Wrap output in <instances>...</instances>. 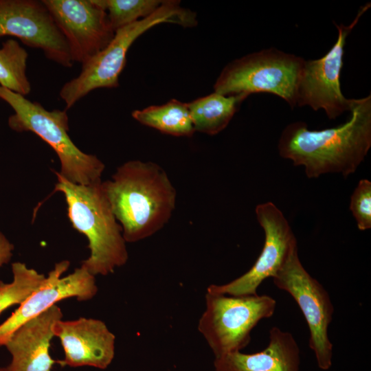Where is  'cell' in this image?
Returning <instances> with one entry per match:
<instances>
[{
	"mask_svg": "<svg viewBox=\"0 0 371 371\" xmlns=\"http://www.w3.org/2000/svg\"><path fill=\"white\" fill-rule=\"evenodd\" d=\"M350 210L359 230L371 228V182L368 179L359 181L350 196Z\"/></svg>",
	"mask_w": 371,
	"mask_h": 371,
	"instance_id": "obj_22",
	"label": "cell"
},
{
	"mask_svg": "<svg viewBox=\"0 0 371 371\" xmlns=\"http://www.w3.org/2000/svg\"><path fill=\"white\" fill-rule=\"evenodd\" d=\"M14 245L0 230V268L10 261Z\"/></svg>",
	"mask_w": 371,
	"mask_h": 371,
	"instance_id": "obj_23",
	"label": "cell"
},
{
	"mask_svg": "<svg viewBox=\"0 0 371 371\" xmlns=\"http://www.w3.org/2000/svg\"><path fill=\"white\" fill-rule=\"evenodd\" d=\"M63 317L56 304L14 332L4 345L11 355L9 371H52L58 361L49 354L50 341L54 326Z\"/></svg>",
	"mask_w": 371,
	"mask_h": 371,
	"instance_id": "obj_15",
	"label": "cell"
},
{
	"mask_svg": "<svg viewBox=\"0 0 371 371\" xmlns=\"http://www.w3.org/2000/svg\"><path fill=\"white\" fill-rule=\"evenodd\" d=\"M0 98L14 111L8 117L9 127L16 132L30 131L38 135L56 153L60 162L58 172L67 181L90 185L102 181L104 163L95 155L80 150L71 139L66 110L48 111L40 103L0 86Z\"/></svg>",
	"mask_w": 371,
	"mask_h": 371,
	"instance_id": "obj_5",
	"label": "cell"
},
{
	"mask_svg": "<svg viewBox=\"0 0 371 371\" xmlns=\"http://www.w3.org/2000/svg\"><path fill=\"white\" fill-rule=\"evenodd\" d=\"M256 218L265 233L262 251L244 274L224 284H211L207 293L232 296L256 295L261 283L273 278L297 251L295 234L282 211L272 202L256 207Z\"/></svg>",
	"mask_w": 371,
	"mask_h": 371,
	"instance_id": "obj_9",
	"label": "cell"
},
{
	"mask_svg": "<svg viewBox=\"0 0 371 371\" xmlns=\"http://www.w3.org/2000/svg\"><path fill=\"white\" fill-rule=\"evenodd\" d=\"M164 23L193 27L197 24L196 15L182 7L179 1L164 0L149 16L115 31L107 46L82 65L78 76L63 85L59 95L65 104V110L94 89L117 87L132 44L149 29Z\"/></svg>",
	"mask_w": 371,
	"mask_h": 371,
	"instance_id": "obj_4",
	"label": "cell"
},
{
	"mask_svg": "<svg viewBox=\"0 0 371 371\" xmlns=\"http://www.w3.org/2000/svg\"><path fill=\"white\" fill-rule=\"evenodd\" d=\"M102 190L126 243L149 238L170 221L177 190L166 171L150 161L131 160L119 166Z\"/></svg>",
	"mask_w": 371,
	"mask_h": 371,
	"instance_id": "obj_2",
	"label": "cell"
},
{
	"mask_svg": "<svg viewBox=\"0 0 371 371\" xmlns=\"http://www.w3.org/2000/svg\"><path fill=\"white\" fill-rule=\"evenodd\" d=\"M54 337L60 339L64 358L62 367L89 366L106 369L115 356V336L98 319L79 317L58 320L54 326Z\"/></svg>",
	"mask_w": 371,
	"mask_h": 371,
	"instance_id": "obj_14",
	"label": "cell"
},
{
	"mask_svg": "<svg viewBox=\"0 0 371 371\" xmlns=\"http://www.w3.org/2000/svg\"><path fill=\"white\" fill-rule=\"evenodd\" d=\"M273 281L299 306L310 331L309 347L315 354L317 366L322 370H329L332 366L333 344L328 330L334 307L328 293L305 269L298 251L289 259Z\"/></svg>",
	"mask_w": 371,
	"mask_h": 371,
	"instance_id": "obj_8",
	"label": "cell"
},
{
	"mask_svg": "<svg viewBox=\"0 0 371 371\" xmlns=\"http://www.w3.org/2000/svg\"><path fill=\"white\" fill-rule=\"evenodd\" d=\"M276 301L267 295L232 296L207 293L205 308L198 330L215 358L240 351L251 340V332L275 312Z\"/></svg>",
	"mask_w": 371,
	"mask_h": 371,
	"instance_id": "obj_7",
	"label": "cell"
},
{
	"mask_svg": "<svg viewBox=\"0 0 371 371\" xmlns=\"http://www.w3.org/2000/svg\"><path fill=\"white\" fill-rule=\"evenodd\" d=\"M12 271L13 280L11 282L0 281V314L13 305L21 304L47 279V276L21 262L12 264Z\"/></svg>",
	"mask_w": 371,
	"mask_h": 371,
	"instance_id": "obj_20",
	"label": "cell"
},
{
	"mask_svg": "<svg viewBox=\"0 0 371 371\" xmlns=\"http://www.w3.org/2000/svg\"><path fill=\"white\" fill-rule=\"evenodd\" d=\"M28 54L19 43L9 38L0 48V86L22 95H28L31 85L27 78Z\"/></svg>",
	"mask_w": 371,
	"mask_h": 371,
	"instance_id": "obj_19",
	"label": "cell"
},
{
	"mask_svg": "<svg viewBox=\"0 0 371 371\" xmlns=\"http://www.w3.org/2000/svg\"><path fill=\"white\" fill-rule=\"evenodd\" d=\"M248 95L214 92L188 102L195 132L214 135L224 130Z\"/></svg>",
	"mask_w": 371,
	"mask_h": 371,
	"instance_id": "obj_17",
	"label": "cell"
},
{
	"mask_svg": "<svg viewBox=\"0 0 371 371\" xmlns=\"http://www.w3.org/2000/svg\"><path fill=\"white\" fill-rule=\"evenodd\" d=\"M269 340L260 352L238 351L215 358V371H300V348L293 335L273 326Z\"/></svg>",
	"mask_w": 371,
	"mask_h": 371,
	"instance_id": "obj_16",
	"label": "cell"
},
{
	"mask_svg": "<svg viewBox=\"0 0 371 371\" xmlns=\"http://www.w3.org/2000/svg\"><path fill=\"white\" fill-rule=\"evenodd\" d=\"M65 38L73 63L84 64L115 35L105 10L93 0H42Z\"/></svg>",
	"mask_w": 371,
	"mask_h": 371,
	"instance_id": "obj_12",
	"label": "cell"
},
{
	"mask_svg": "<svg viewBox=\"0 0 371 371\" xmlns=\"http://www.w3.org/2000/svg\"><path fill=\"white\" fill-rule=\"evenodd\" d=\"M106 11L115 31L151 15L161 5V0H93Z\"/></svg>",
	"mask_w": 371,
	"mask_h": 371,
	"instance_id": "obj_21",
	"label": "cell"
},
{
	"mask_svg": "<svg viewBox=\"0 0 371 371\" xmlns=\"http://www.w3.org/2000/svg\"><path fill=\"white\" fill-rule=\"evenodd\" d=\"M131 115L140 124L167 135L192 137L195 133L188 102L176 99L135 110Z\"/></svg>",
	"mask_w": 371,
	"mask_h": 371,
	"instance_id": "obj_18",
	"label": "cell"
},
{
	"mask_svg": "<svg viewBox=\"0 0 371 371\" xmlns=\"http://www.w3.org/2000/svg\"><path fill=\"white\" fill-rule=\"evenodd\" d=\"M304 61L276 48L254 52L227 64L216 79L214 90L225 95L269 93L293 108Z\"/></svg>",
	"mask_w": 371,
	"mask_h": 371,
	"instance_id": "obj_6",
	"label": "cell"
},
{
	"mask_svg": "<svg viewBox=\"0 0 371 371\" xmlns=\"http://www.w3.org/2000/svg\"><path fill=\"white\" fill-rule=\"evenodd\" d=\"M349 120L336 127L311 131L303 122L288 124L278 148L281 157L302 166L307 177L354 173L371 147V96L353 99Z\"/></svg>",
	"mask_w": 371,
	"mask_h": 371,
	"instance_id": "obj_1",
	"label": "cell"
},
{
	"mask_svg": "<svg viewBox=\"0 0 371 371\" xmlns=\"http://www.w3.org/2000/svg\"><path fill=\"white\" fill-rule=\"evenodd\" d=\"M54 192L64 194L72 227L88 240L89 256L81 266L94 276H107L124 265L128 254L122 229L102 188V181L79 185L58 172Z\"/></svg>",
	"mask_w": 371,
	"mask_h": 371,
	"instance_id": "obj_3",
	"label": "cell"
},
{
	"mask_svg": "<svg viewBox=\"0 0 371 371\" xmlns=\"http://www.w3.org/2000/svg\"><path fill=\"white\" fill-rule=\"evenodd\" d=\"M4 36L42 50L63 67L73 65L67 41L42 1L0 0V38Z\"/></svg>",
	"mask_w": 371,
	"mask_h": 371,
	"instance_id": "obj_11",
	"label": "cell"
},
{
	"mask_svg": "<svg viewBox=\"0 0 371 371\" xmlns=\"http://www.w3.org/2000/svg\"><path fill=\"white\" fill-rule=\"evenodd\" d=\"M70 262L63 260L55 265L47 274L46 282L32 292L0 324V346H4L14 332L27 321L41 315L58 302L76 297L79 301L92 299L98 293L95 276L85 267L76 268L70 274L62 277Z\"/></svg>",
	"mask_w": 371,
	"mask_h": 371,
	"instance_id": "obj_13",
	"label": "cell"
},
{
	"mask_svg": "<svg viewBox=\"0 0 371 371\" xmlns=\"http://www.w3.org/2000/svg\"><path fill=\"white\" fill-rule=\"evenodd\" d=\"M370 6V3L362 6L348 25L335 23L338 37L332 48L320 58L304 61L297 87L296 106H308L315 111L323 109L330 120L350 111L353 99L343 95L340 85L344 46L348 34Z\"/></svg>",
	"mask_w": 371,
	"mask_h": 371,
	"instance_id": "obj_10",
	"label": "cell"
},
{
	"mask_svg": "<svg viewBox=\"0 0 371 371\" xmlns=\"http://www.w3.org/2000/svg\"><path fill=\"white\" fill-rule=\"evenodd\" d=\"M0 371H9L7 367L0 368Z\"/></svg>",
	"mask_w": 371,
	"mask_h": 371,
	"instance_id": "obj_24",
	"label": "cell"
}]
</instances>
